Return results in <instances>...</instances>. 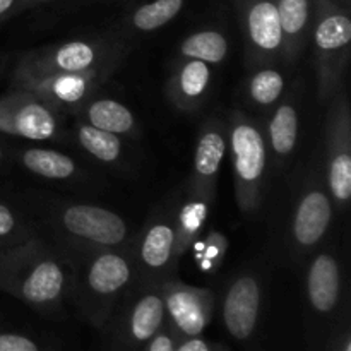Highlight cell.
<instances>
[{"label":"cell","instance_id":"83f0119b","mask_svg":"<svg viewBox=\"0 0 351 351\" xmlns=\"http://www.w3.org/2000/svg\"><path fill=\"white\" fill-rule=\"evenodd\" d=\"M33 235L29 226L9 206L0 201V249L26 242Z\"/></svg>","mask_w":351,"mask_h":351},{"label":"cell","instance_id":"e0dca14e","mask_svg":"<svg viewBox=\"0 0 351 351\" xmlns=\"http://www.w3.org/2000/svg\"><path fill=\"white\" fill-rule=\"evenodd\" d=\"M211 84V67L197 58L182 57L167 84V96L175 108L194 112L202 106Z\"/></svg>","mask_w":351,"mask_h":351},{"label":"cell","instance_id":"cb8c5ba5","mask_svg":"<svg viewBox=\"0 0 351 351\" xmlns=\"http://www.w3.org/2000/svg\"><path fill=\"white\" fill-rule=\"evenodd\" d=\"M228 40L216 29H204L192 33L182 41L180 55L197 58L206 64H221L228 55Z\"/></svg>","mask_w":351,"mask_h":351},{"label":"cell","instance_id":"5b68a950","mask_svg":"<svg viewBox=\"0 0 351 351\" xmlns=\"http://www.w3.org/2000/svg\"><path fill=\"white\" fill-rule=\"evenodd\" d=\"M127 47L119 40H74L33 50L17 67L31 72H82L99 67H117Z\"/></svg>","mask_w":351,"mask_h":351},{"label":"cell","instance_id":"ac0fdd59","mask_svg":"<svg viewBox=\"0 0 351 351\" xmlns=\"http://www.w3.org/2000/svg\"><path fill=\"white\" fill-rule=\"evenodd\" d=\"M341 267L331 252L314 257L307 271V297L314 312L331 314L341 298Z\"/></svg>","mask_w":351,"mask_h":351},{"label":"cell","instance_id":"3957f363","mask_svg":"<svg viewBox=\"0 0 351 351\" xmlns=\"http://www.w3.org/2000/svg\"><path fill=\"white\" fill-rule=\"evenodd\" d=\"M228 144L237 206L243 215L254 216L259 213L264 199L267 167L266 137L252 117L233 110L228 119Z\"/></svg>","mask_w":351,"mask_h":351},{"label":"cell","instance_id":"1f68e13d","mask_svg":"<svg viewBox=\"0 0 351 351\" xmlns=\"http://www.w3.org/2000/svg\"><path fill=\"white\" fill-rule=\"evenodd\" d=\"M218 348H221V346L208 343L201 336H187V338L178 339L175 351H213Z\"/></svg>","mask_w":351,"mask_h":351},{"label":"cell","instance_id":"ffe728a7","mask_svg":"<svg viewBox=\"0 0 351 351\" xmlns=\"http://www.w3.org/2000/svg\"><path fill=\"white\" fill-rule=\"evenodd\" d=\"M267 139L278 161L287 160L298 139V105L293 98L285 99L274 110L267 125Z\"/></svg>","mask_w":351,"mask_h":351},{"label":"cell","instance_id":"7a4b0ae2","mask_svg":"<svg viewBox=\"0 0 351 351\" xmlns=\"http://www.w3.org/2000/svg\"><path fill=\"white\" fill-rule=\"evenodd\" d=\"M136 259L122 247L99 249L82 267L77 288V304L86 319L101 328L112 317L113 308L136 278Z\"/></svg>","mask_w":351,"mask_h":351},{"label":"cell","instance_id":"2e32d148","mask_svg":"<svg viewBox=\"0 0 351 351\" xmlns=\"http://www.w3.org/2000/svg\"><path fill=\"white\" fill-rule=\"evenodd\" d=\"M261 311V281L256 274L242 273L232 281L223 300V322L237 341H247L256 332Z\"/></svg>","mask_w":351,"mask_h":351},{"label":"cell","instance_id":"277c9868","mask_svg":"<svg viewBox=\"0 0 351 351\" xmlns=\"http://www.w3.org/2000/svg\"><path fill=\"white\" fill-rule=\"evenodd\" d=\"M314 38L315 72H317V96L328 105L335 93L341 88V79L350 60L351 19L335 0H314Z\"/></svg>","mask_w":351,"mask_h":351},{"label":"cell","instance_id":"8fae6325","mask_svg":"<svg viewBox=\"0 0 351 351\" xmlns=\"http://www.w3.org/2000/svg\"><path fill=\"white\" fill-rule=\"evenodd\" d=\"M57 221L72 239L96 249L123 247L129 235L122 216L99 206H64L58 209Z\"/></svg>","mask_w":351,"mask_h":351},{"label":"cell","instance_id":"4dcf8cb0","mask_svg":"<svg viewBox=\"0 0 351 351\" xmlns=\"http://www.w3.org/2000/svg\"><path fill=\"white\" fill-rule=\"evenodd\" d=\"M40 345L26 335L0 332V351H38Z\"/></svg>","mask_w":351,"mask_h":351},{"label":"cell","instance_id":"9a60e30c","mask_svg":"<svg viewBox=\"0 0 351 351\" xmlns=\"http://www.w3.org/2000/svg\"><path fill=\"white\" fill-rule=\"evenodd\" d=\"M228 151V125L219 119H209L201 127L195 143L194 170L187 191L215 199L219 168Z\"/></svg>","mask_w":351,"mask_h":351},{"label":"cell","instance_id":"d6986e66","mask_svg":"<svg viewBox=\"0 0 351 351\" xmlns=\"http://www.w3.org/2000/svg\"><path fill=\"white\" fill-rule=\"evenodd\" d=\"M281 26V58L293 64L307 45L314 21V0H278Z\"/></svg>","mask_w":351,"mask_h":351},{"label":"cell","instance_id":"52a82bcc","mask_svg":"<svg viewBox=\"0 0 351 351\" xmlns=\"http://www.w3.org/2000/svg\"><path fill=\"white\" fill-rule=\"evenodd\" d=\"M326 122L329 194L339 208H346L351 197V119L348 98L339 88L329 99Z\"/></svg>","mask_w":351,"mask_h":351},{"label":"cell","instance_id":"44dd1931","mask_svg":"<svg viewBox=\"0 0 351 351\" xmlns=\"http://www.w3.org/2000/svg\"><path fill=\"white\" fill-rule=\"evenodd\" d=\"M215 199L197 192L187 191V201L182 204L178 213H175V226H177V252L184 256L185 249L197 239L199 232L204 226L209 208Z\"/></svg>","mask_w":351,"mask_h":351},{"label":"cell","instance_id":"5bb4252c","mask_svg":"<svg viewBox=\"0 0 351 351\" xmlns=\"http://www.w3.org/2000/svg\"><path fill=\"white\" fill-rule=\"evenodd\" d=\"M134 300L127 305L119 329V345L125 348H141L154 332L165 326L163 295L160 285L141 283Z\"/></svg>","mask_w":351,"mask_h":351},{"label":"cell","instance_id":"f1b7e54d","mask_svg":"<svg viewBox=\"0 0 351 351\" xmlns=\"http://www.w3.org/2000/svg\"><path fill=\"white\" fill-rule=\"evenodd\" d=\"M225 250H226L225 237L219 235V233H211V235L204 240V252L199 256V264H201L202 269L206 271L216 269L218 264L221 263Z\"/></svg>","mask_w":351,"mask_h":351},{"label":"cell","instance_id":"603a6c76","mask_svg":"<svg viewBox=\"0 0 351 351\" xmlns=\"http://www.w3.org/2000/svg\"><path fill=\"white\" fill-rule=\"evenodd\" d=\"M19 160L24 167L34 175L51 180H65V178L74 177L77 167L74 160L67 154H62L53 149H26L19 154Z\"/></svg>","mask_w":351,"mask_h":351},{"label":"cell","instance_id":"9c48e42d","mask_svg":"<svg viewBox=\"0 0 351 351\" xmlns=\"http://www.w3.org/2000/svg\"><path fill=\"white\" fill-rule=\"evenodd\" d=\"M136 269L139 283H163L173 276L180 259L177 252V226L175 211L160 213L149 221L139 240L136 254Z\"/></svg>","mask_w":351,"mask_h":351},{"label":"cell","instance_id":"e575fe53","mask_svg":"<svg viewBox=\"0 0 351 351\" xmlns=\"http://www.w3.org/2000/svg\"><path fill=\"white\" fill-rule=\"evenodd\" d=\"M345 2H346V3H348V2H350V0H345Z\"/></svg>","mask_w":351,"mask_h":351},{"label":"cell","instance_id":"4fadbf2b","mask_svg":"<svg viewBox=\"0 0 351 351\" xmlns=\"http://www.w3.org/2000/svg\"><path fill=\"white\" fill-rule=\"evenodd\" d=\"M332 218V197L321 178H308L291 219V239L300 252L314 249L328 233Z\"/></svg>","mask_w":351,"mask_h":351},{"label":"cell","instance_id":"7402d4cb","mask_svg":"<svg viewBox=\"0 0 351 351\" xmlns=\"http://www.w3.org/2000/svg\"><path fill=\"white\" fill-rule=\"evenodd\" d=\"M88 123L98 129L108 130L117 136H129L136 130V117L134 113L115 99H95L88 103L84 110Z\"/></svg>","mask_w":351,"mask_h":351},{"label":"cell","instance_id":"4316f807","mask_svg":"<svg viewBox=\"0 0 351 351\" xmlns=\"http://www.w3.org/2000/svg\"><path fill=\"white\" fill-rule=\"evenodd\" d=\"M285 75L269 65H261L249 77L247 95L259 106H273L283 96Z\"/></svg>","mask_w":351,"mask_h":351},{"label":"cell","instance_id":"484cf974","mask_svg":"<svg viewBox=\"0 0 351 351\" xmlns=\"http://www.w3.org/2000/svg\"><path fill=\"white\" fill-rule=\"evenodd\" d=\"M79 144L91 156L98 158L103 163H113L122 154V139L117 134L98 129L91 123H81L77 129Z\"/></svg>","mask_w":351,"mask_h":351},{"label":"cell","instance_id":"f546056e","mask_svg":"<svg viewBox=\"0 0 351 351\" xmlns=\"http://www.w3.org/2000/svg\"><path fill=\"white\" fill-rule=\"evenodd\" d=\"M178 339L180 338H178L177 332L165 324L163 328L158 332H154L141 348L146 351H175L177 350Z\"/></svg>","mask_w":351,"mask_h":351},{"label":"cell","instance_id":"30bf717a","mask_svg":"<svg viewBox=\"0 0 351 351\" xmlns=\"http://www.w3.org/2000/svg\"><path fill=\"white\" fill-rule=\"evenodd\" d=\"M167 319L165 324L173 329L178 338L201 336L211 322L215 311V293L206 288L191 287L170 276L160 283Z\"/></svg>","mask_w":351,"mask_h":351},{"label":"cell","instance_id":"8992f818","mask_svg":"<svg viewBox=\"0 0 351 351\" xmlns=\"http://www.w3.org/2000/svg\"><path fill=\"white\" fill-rule=\"evenodd\" d=\"M115 67L82 72H31L16 67L12 89L31 93L53 110L81 106Z\"/></svg>","mask_w":351,"mask_h":351},{"label":"cell","instance_id":"ba28073f","mask_svg":"<svg viewBox=\"0 0 351 351\" xmlns=\"http://www.w3.org/2000/svg\"><path fill=\"white\" fill-rule=\"evenodd\" d=\"M233 5L245 40L247 64H273L281 57L283 47L278 0H233Z\"/></svg>","mask_w":351,"mask_h":351},{"label":"cell","instance_id":"6da1fadb","mask_svg":"<svg viewBox=\"0 0 351 351\" xmlns=\"http://www.w3.org/2000/svg\"><path fill=\"white\" fill-rule=\"evenodd\" d=\"M0 290L45 315L60 308L67 290L62 257L38 237L0 249Z\"/></svg>","mask_w":351,"mask_h":351},{"label":"cell","instance_id":"7c38bea8","mask_svg":"<svg viewBox=\"0 0 351 351\" xmlns=\"http://www.w3.org/2000/svg\"><path fill=\"white\" fill-rule=\"evenodd\" d=\"M0 132L29 141H48L57 134L55 110L31 93L10 89L0 98Z\"/></svg>","mask_w":351,"mask_h":351},{"label":"cell","instance_id":"d6a6232c","mask_svg":"<svg viewBox=\"0 0 351 351\" xmlns=\"http://www.w3.org/2000/svg\"><path fill=\"white\" fill-rule=\"evenodd\" d=\"M16 12H19V0H0V24Z\"/></svg>","mask_w":351,"mask_h":351},{"label":"cell","instance_id":"d4e9b609","mask_svg":"<svg viewBox=\"0 0 351 351\" xmlns=\"http://www.w3.org/2000/svg\"><path fill=\"white\" fill-rule=\"evenodd\" d=\"M185 0H153L137 7L129 17V26L143 33L160 29L180 14Z\"/></svg>","mask_w":351,"mask_h":351},{"label":"cell","instance_id":"836d02e7","mask_svg":"<svg viewBox=\"0 0 351 351\" xmlns=\"http://www.w3.org/2000/svg\"><path fill=\"white\" fill-rule=\"evenodd\" d=\"M2 163H3V149L2 146H0V167H2Z\"/></svg>","mask_w":351,"mask_h":351}]
</instances>
